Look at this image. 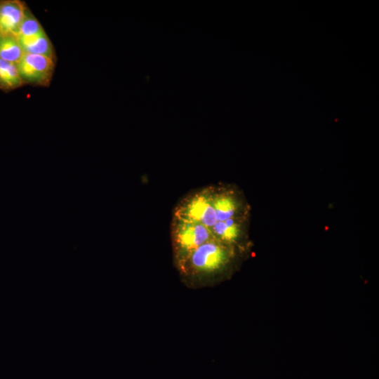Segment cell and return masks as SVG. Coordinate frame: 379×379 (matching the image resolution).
I'll use <instances>...</instances> for the list:
<instances>
[{
    "instance_id": "cell-3",
    "label": "cell",
    "mask_w": 379,
    "mask_h": 379,
    "mask_svg": "<svg viewBox=\"0 0 379 379\" xmlns=\"http://www.w3.org/2000/svg\"><path fill=\"white\" fill-rule=\"evenodd\" d=\"M173 217L199 222L211 230L218 221L211 202V187L185 197L175 208Z\"/></svg>"
},
{
    "instance_id": "cell-11",
    "label": "cell",
    "mask_w": 379,
    "mask_h": 379,
    "mask_svg": "<svg viewBox=\"0 0 379 379\" xmlns=\"http://www.w3.org/2000/svg\"><path fill=\"white\" fill-rule=\"evenodd\" d=\"M44 33L45 32L41 24L27 8L17 36H30Z\"/></svg>"
},
{
    "instance_id": "cell-6",
    "label": "cell",
    "mask_w": 379,
    "mask_h": 379,
    "mask_svg": "<svg viewBox=\"0 0 379 379\" xmlns=\"http://www.w3.org/2000/svg\"><path fill=\"white\" fill-rule=\"evenodd\" d=\"M248 215L217 221L211 228L215 239L245 250L246 244V223Z\"/></svg>"
},
{
    "instance_id": "cell-2",
    "label": "cell",
    "mask_w": 379,
    "mask_h": 379,
    "mask_svg": "<svg viewBox=\"0 0 379 379\" xmlns=\"http://www.w3.org/2000/svg\"><path fill=\"white\" fill-rule=\"evenodd\" d=\"M214 239L211 230L204 225L173 217L171 241L175 266L184 261L199 246Z\"/></svg>"
},
{
    "instance_id": "cell-12",
    "label": "cell",
    "mask_w": 379,
    "mask_h": 379,
    "mask_svg": "<svg viewBox=\"0 0 379 379\" xmlns=\"http://www.w3.org/2000/svg\"><path fill=\"white\" fill-rule=\"evenodd\" d=\"M2 34H1V29H0V37L1 36Z\"/></svg>"
},
{
    "instance_id": "cell-7",
    "label": "cell",
    "mask_w": 379,
    "mask_h": 379,
    "mask_svg": "<svg viewBox=\"0 0 379 379\" xmlns=\"http://www.w3.org/2000/svg\"><path fill=\"white\" fill-rule=\"evenodd\" d=\"M27 8L17 0L0 1V29L2 35L18 36Z\"/></svg>"
},
{
    "instance_id": "cell-4",
    "label": "cell",
    "mask_w": 379,
    "mask_h": 379,
    "mask_svg": "<svg viewBox=\"0 0 379 379\" xmlns=\"http://www.w3.org/2000/svg\"><path fill=\"white\" fill-rule=\"evenodd\" d=\"M211 190L218 221L248 215V205L238 190L230 186H211Z\"/></svg>"
},
{
    "instance_id": "cell-8",
    "label": "cell",
    "mask_w": 379,
    "mask_h": 379,
    "mask_svg": "<svg viewBox=\"0 0 379 379\" xmlns=\"http://www.w3.org/2000/svg\"><path fill=\"white\" fill-rule=\"evenodd\" d=\"M17 37L24 53L41 55L55 60L53 46L46 33Z\"/></svg>"
},
{
    "instance_id": "cell-10",
    "label": "cell",
    "mask_w": 379,
    "mask_h": 379,
    "mask_svg": "<svg viewBox=\"0 0 379 379\" xmlns=\"http://www.w3.org/2000/svg\"><path fill=\"white\" fill-rule=\"evenodd\" d=\"M22 84L16 65L0 59V88L12 90Z\"/></svg>"
},
{
    "instance_id": "cell-1",
    "label": "cell",
    "mask_w": 379,
    "mask_h": 379,
    "mask_svg": "<svg viewBox=\"0 0 379 379\" xmlns=\"http://www.w3.org/2000/svg\"><path fill=\"white\" fill-rule=\"evenodd\" d=\"M242 251L214 239L199 246L175 267L187 287L197 289L213 286L231 272Z\"/></svg>"
},
{
    "instance_id": "cell-5",
    "label": "cell",
    "mask_w": 379,
    "mask_h": 379,
    "mask_svg": "<svg viewBox=\"0 0 379 379\" xmlns=\"http://www.w3.org/2000/svg\"><path fill=\"white\" fill-rule=\"evenodd\" d=\"M16 66L23 84L47 86L53 75L55 62L44 55L24 53Z\"/></svg>"
},
{
    "instance_id": "cell-9",
    "label": "cell",
    "mask_w": 379,
    "mask_h": 379,
    "mask_svg": "<svg viewBox=\"0 0 379 379\" xmlns=\"http://www.w3.org/2000/svg\"><path fill=\"white\" fill-rule=\"evenodd\" d=\"M24 51L17 36L1 35L0 37V59L17 65Z\"/></svg>"
}]
</instances>
